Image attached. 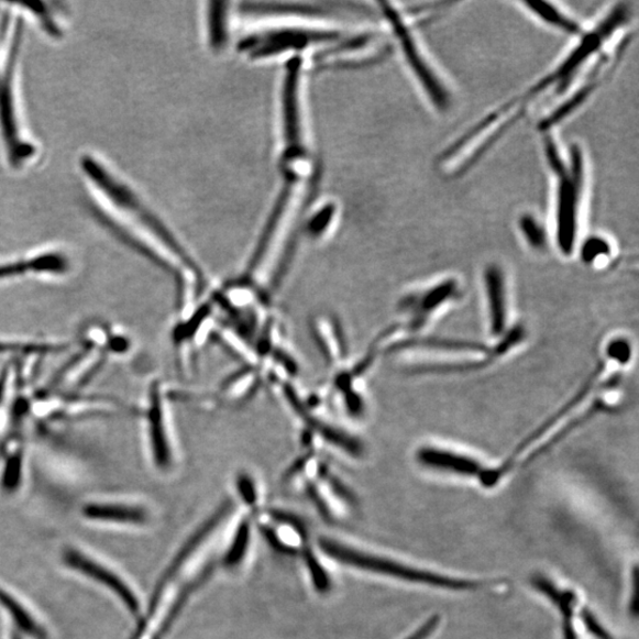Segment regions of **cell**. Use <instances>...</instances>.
Masks as SVG:
<instances>
[{"label": "cell", "instance_id": "f546056e", "mask_svg": "<svg viewBox=\"0 0 639 639\" xmlns=\"http://www.w3.org/2000/svg\"><path fill=\"white\" fill-rule=\"evenodd\" d=\"M584 619H585L586 626L591 632H594L595 636H597L601 639H610V636L607 635L603 630V628L599 627L596 619L594 617H592V615H590L587 612L584 613Z\"/></svg>", "mask_w": 639, "mask_h": 639}, {"label": "cell", "instance_id": "cb8c5ba5", "mask_svg": "<svg viewBox=\"0 0 639 639\" xmlns=\"http://www.w3.org/2000/svg\"><path fill=\"white\" fill-rule=\"evenodd\" d=\"M610 254L612 246L609 242L598 236L586 240L581 252L582 261L586 264L594 263L602 257L609 256Z\"/></svg>", "mask_w": 639, "mask_h": 639}, {"label": "cell", "instance_id": "4fadbf2b", "mask_svg": "<svg viewBox=\"0 0 639 639\" xmlns=\"http://www.w3.org/2000/svg\"><path fill=\"white\" fill-rule=\"evenodd\" d=\"M502 341H498L492 352L480 362L460 363V364H432L415 367L412 373L417 374H454L471 373L480 368H487L500 357L506 355L511 349L517 348L526 338V331L522 326L513 327L507 331Z\"/></svg>", "mask_w": 639, "mask_h": 639}, {"label": "cell", "instance_id": "9a60e30c", "mask_svg": "<svg viewBox=\"0 0 639 639\" xmlns=\"http://www.w3.org/2000/svg\"><path fill=\"white\" fill-rule=\"evenodd\" d=\"M82 516L91 522L118 526H142L148 520L145 508L118 502L87 504L82 507Z\"/></svg>", "mask_w": 639, "mask_h": 639}, {"label": "cell", "instance_id": "e0dca14e", "mask_svg": "<svg viewBox=\"0 0 639 639\" xmlns=\"http://www.w3.org/2000/svg\"><path fill=\"white\" fill-rule=\"evenodd\" d=\"M411 349L438 350L448 352H473L482 353L485 355L489 354L492 351V348L483 344L481 341L475 340H462L441 337H414L395 342V344L387 348V352L396 353L401 352L403 350Z\"/></svg>", "mask_w": 639, "mask_h": 639}, {"label": "cell", "instance_id": "ffe728a7", "mask_svg": "<svg viewBox=\"0 0 639 639\" xmlns=\"http://www.w3.org/2000/svg\"><path fill=\"white\" fill-rule=\"evenodd\" d=\"M524 5L543 23L569 35H580L581 26L563 11L547 2H526Z\"/></svg>", "mask_w": 639, "mask_h": 639}, {"label": "cell", "instance_id": "9c48e42d", "mask_svg": "<svg viewBox=\"0 0 639 639\" xmlns=\"http://www.w3.org/2000/svg\"><path fill=\"white\" fill-rule=\"evenodd\" d=\"M605 368L606 364L599 363V365L596 367L594 373L591 374V377L586 381L580 392L576 393L564 405L563 408L551 416L547 422H543L531 434H528L527 438L521 443H519L516 449H514L513 453L502 465H498L497 467H486V470L483 471L481 476L477 478L481 482V485L485 488H493L497 485L498 482L508 475L514 470V466H516L517 461L529 447L540 441L541 438H543V434H547L549 431H551L559 422H561V420H563L569 414L579 407L581 403L584 401V399L592 393V389H594L597 379L602 376Z\"/></svg>", "mask_w": 639, "mask_h": 639}, {"label": "cell", "instance_id": "2e32d148", "mask_svg": "<svg viewBox=\"0 0 639 639\" xmlns=\"http://www.w3.org/2000/svg\"><path fill=\"white\" fill-rule=\"evenodd\" d=\"M0 607L11 618L15 630L27 639H48V632L36 615L13 592L0 585Z\"/></svg>", "mask_w": 639, "mask_h": 639}, {"label": "cell", "instance_id": "484cf974", "mask_svg": "<svg viewBox=\"0 0 639 639\" xmlns=\"http://www.w3.org/2000/svg\"><path fill=\"white\" fill-rule=\"evenodd\" d=\"M62 348L45 344H14V342L0 341V354L22 353V354H46L58 352Z\"/></svg>", "mask_w": 639, "mask_h": 639}, {"label": "cell", "instance_id": "3957f363", "mask_svg": "<svg viewBox=\"0 0 639 639\" xmlns=\"http://www.w3.org/2000/svg\"><path fill=\"white\" fill-rule=\"evenodd\" d=\"M544 155L557 179L555 192V241L561 254L571 256L580 232L581 207L585 185L584 153L572 145L563 157L555 140L543 139Z\"/></svg>", "mask_w": 639, "mask_h": 639}, {"label": "cell", "instance_id": "8992f818", "mask_svg": "<svg viewBox=\"0 0 639 639\" xmlns=\"http://www.w3.org/2000/svg\"><path fill=\"white\" fill-rule=\"evenodd\" d=\"M379 7L382 8L387 22L394 29L401 52L405 59H407L416 80L419 82L420 87L423 88L426 96L429 98L433 107L439 109V111H447L451 103L449 91L439 75L432 69L423 52L419 49V45L411 33L410 27L405 23L400 13L392 4L381 3Z\"/></svg>", "mask_w": 639, "mask_h": 639}, {"label": "cell", "instance_id": "6da1fadb", "mask_svg": "<svg viewBox=\"0 0 639 639\" xmlns=\"http://www.w3.org/2000/svg\"><path fill=\"white\" fill-rule=\"evenodd\" d=\"M630 13L628 5H616L594 30H591L590 33L582 37L580 43L574 46V49L565 59L561 60V64L554 70L526 90L520 98L514 99L502 108L496 109L495 112L480 121L476 126L470 130L471 135L476 139L486 131H492L493 133L488 137V142L492 144L498 135L508 131L524 115L527 108L542 97V93L569 82L592 57L601 52L617 31L628 23Z\"/></svg>", "mask_w": 639, "mask_h": 639}, {"label": "cell", "instance_id": "4316f807", "mask_svg": "<svg viewBox=\"0 0 639 639\" xmlns=\"http://www.w3.org/2000/svg\"><path fill=\"white\" fill-rule=\"evenodd\" d=\"M305 558L316 588L320 592L329 591L331 587L330 579L329 575H327L323 571V568L319 564V561L311 553H307Z\"/></svg>", "mask_w": 639, "mask_h": 639}, {"label": "cell", "instance_id": "7402d4cb", "mask_svg": "<svg viewBox=\"0 0 639 639\" xmlns=\"http://www.w3.org/2000/svg\"><path fill=\"white\" fill-rule=\"evenodd\" d=\"M519 227L524 239L535 251H543L547 247V232L535 216L524 214L520 218Z\"/></svg>", "mask_w": 639, "mask_h": 639}, {"label": "cell", "instance_id": "7c38bea8", "mask_svg": "<svg viewBox=\"0 0 639 639\" xmlns=\"http://www.w3.org/2000/svg\"><path fill=\"white\" fill-rule=\"evenodd\" d=\"M146 422L154 463L161 470H166L170 465L173 454H170L163 397L158 383L153 384L150 389Z\"/></svg>", "mask_w": 639, "mask_h": 639}, {"label": "cell", "instance_id": "d4e9b609", "mask_svg": "<svg viewBox=\"0 0 639 639\" xmlns=\"http://www.w3.org/2000/svg\"><path fill=\"white\" fill-rule=\"evenodd\" d=\"M605 352L610 361L620 365H627L630 363L632 356L631 342L625 338L614 339L607 344Z\"/></svg>", "mask_w": 639, "mask_h": 639}, {"label": "cell", "instance_id": "8fae6325", "mask_svg": "<svg viewBox=\"0 0 639 639\" xmlns=\"http://www.w3.org/2000/svg\"><path fill=\"white\" fill-rule=\"evenodd\" d=\"M416 460L429 470L463 477L478 478L486 470L485 465L470 455L432 445L419 448Z\"/></svg>", "mask_w": 639, "mask_h": 639}, {"label": "cell", "instance_id": "ba28073f", "mask_svg": "<svg viewBox=\"0 0 639 639\" xmlns=\"http://www.w3.org/2000/svg\"><path fill=\"white\" fill-rule=\"evenodd\" d=\"M341 40L337 31L308 29H279L244 38L239 48L249 57L263 59L291 51H302L309 45L334 43Z\"/></svg>", "mask_w": 639, "mask_h": 639}, {"label": "cell", "instance_id": "5bb4252c", "mask_svg": "<svg viewBox=\"0 0 639 639\" xmlns=\"http://www.w3.org/2000/svg\"><path fill=\"white\" fill-rule=\"evenodd\" d=\"M483 286L487 296L491 332L496 338L504 337L507 329L508 307L506 279L502 267L489 264L483 273Z\"/></svg>", "mask_w": 639, "mask_h": 639}, {"label": "cell", "instance_id": "7a4b0ae2", "mask_svg": "<svg viewBox=\"0 0 639 639\" xmlns=\"http://www.w3.org/2000/svg\"><path fill=\"white\" fill-rule=\"evenodd\" d=\"M81 162L84 174L89 183L96 187L97 191L113 209L118 210L122 216L129 217L139 228L146 230L152 238L167 249L170 255L185 264L187 269L195 273V275L200 274L190 254L185 251L174 233L161 220V217L132 189L130 184L123 181L111 168H108L101 161L93 158L92 155H85Z\"/></svg>", "mask_w": 639, "mask_h": 639}, {"label": "cell", "instance_id": "30bf717a", "mask_svg": "<svg viewBox=\"0 0 639 639\" xmlns=\"http://www.w3.org/2000/svg\"><path fill=\"white\" fill-rule=\"evenodd\" d=\"M458 294V280L447 278L422 293L404 296L399 302V308L409 316V330L411 332L423 330L434 311L453 300Z\"/></svg>", "mask_w": 639, "mask_h": 639}, {"label": "cell", "instance_id": "44dd1931", "mask_svg": "<svg viewBox=\"0 0 639 639\" xmlns=\"http://www.w3.org/2000/svg\"><path fill=\"white\" fill-rule=\"evenodd\" d=\"M227 7L225 3H210L208 9L209 41L216 52H222L228 42Z\"/></svg>", "mask_w": 639, "mask_h": 639}, {"label": "cell", "instance_id": "603a6c76", "mask_svg": "<svg viewBox=\"0 0 639 639\" xmlns=\"http://www.w3.org/2000/svg\"><path fill=\"white\" fill-rule=\"evenodd\" d=\"M249 542V526L246 522L241 524L239 531L236 533L235 540H233L230 551L225 557V565L229 568L236 566L241 563Z\"/></svg>", "mask_w": 639, "mask_h": 639}, {"label": "cell", "instance_id": "d6986e66", "mask_svg": "<svg viewBox=\"0 0 639 639\" xmlns=\"http://www.w3.org/2000/svg\"><path fill=\"white\" fill-rule=\"evenodd\" d=\"M4 466L0 485L7 493H13L21 486L23 477V449L22 442L13 438L8 442L4 454Z\"/></svg>", "mask_w": 639, "mask_h": 639}, {"label": "cell", "instance_id": "277c9868", "mask_svg": "<svg viewBox=\"0 0 639 639\" xmlns=\"http://www.w3.org/2000/svg\"><path fill=\"white\" fill-rule=\"evenodd\" d=\"M9 43H4L0 60V137L7 153L8 163L15 168L24 166L34 157L35 146L23 135L15 93V70L22 42L21 19L10 27Z\"/></svg>", "mask_w": 639, "mask_h": 639}, {"label": "cell", "instance_id": "83f0119b", "mask_svg": "<svg viewBox=\"0 0 639 639\" xmlns=\"http://www.w3.org/2000/svg\"><path fill=\"white\" fill-rule=\"evenodd\" d=\"M441 618L439 616L430 617L422 627L415 631L407 639H428L440 625Z\"/></svg>", "mask_w": 639, "mask_h": 639}, {"label": "cell", "instance_id": "ac0fdd59", "mask_svg": "<svg viewBox=\"0 0 639 639\" xmlns=\"http://www.w3.org/2000/svg\"><path fill=\"white\" fill-rule=\"evenodd\" d=\"M532 583L541 594L547 595L557 605L559 613L563 615L564 639H576L573 627V612L576 603L575 595L570 591L558 588V586L553 585L549 580L543 579V576H535Z\"/></svg>", "mask_w": 639, "mask_h": 639}, {"label": "cell", "instance_id": "f1b7e54d", "mask_svg": "<svg viewBox=\"0 0 639 639\" xmlns=\"http://www.w3.org/2000/svg\"><path fill=\"white\" fill-rule=\"evenodd\" d=\"M239 488L246 504L255 503L256 494L251 478L247 476H241L239 478Z\"/></svg>", "mask_w": 639, "mask_h": 639}, {"label": "cell", "instance_id": "52a82bcc", "mask_svg": "<svg viewBox=\"0 0 639 639\" xmlns=\"http://www.w3.org/2000/svg\"><path fill=\"white\" fill-rule=\"evenodd\" d=\"M62 563L70 571L111 592L131 615L136 617L142 613V606L131 584L103 560L82 549L69 547L62 552Z\"/></svg>", "mask_w": 639, "mask_h": 639}, {"label": "cell", "instance_id": "5b68a950", "mask_svg": "<svg viewBox=\"0 0 639 639\" xmlns=\"http://www.w3.org/2000/svg\"><path fill=\"white\" fill-rule=\"evenodd\" d=\"M320 544L322 551L334 560H338L339 563L373 573L393 576V579L409 583L453 591H475L488 585L486 582L456 580L453 579V576L417 570L415 568L399 564L394 560L353 550L345 547V544L331 539H322Z\"/></svg>", "mask_w": 639, "mask_h": 639}]
</instances>
